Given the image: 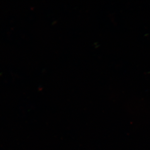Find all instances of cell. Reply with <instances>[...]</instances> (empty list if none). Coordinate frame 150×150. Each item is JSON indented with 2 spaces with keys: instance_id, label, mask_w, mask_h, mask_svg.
<instances>
[]
</instances>
